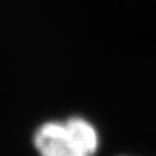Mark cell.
<instances>
[{"label":"cell","mask_w":156,"mask_h":156,"mask_svg":"<svg viewBox=\"0 0 156 156\" xmlns=\"http://www.w3.org/2000/svg\"><path fill=\"white\" fill-rule=\"evenodd\" d=\"M32 141L38 156H94L99 148L96 127L81 116L44 122Z\"/></svg>","instance_id":"6da1fadb"}]
</instances>
